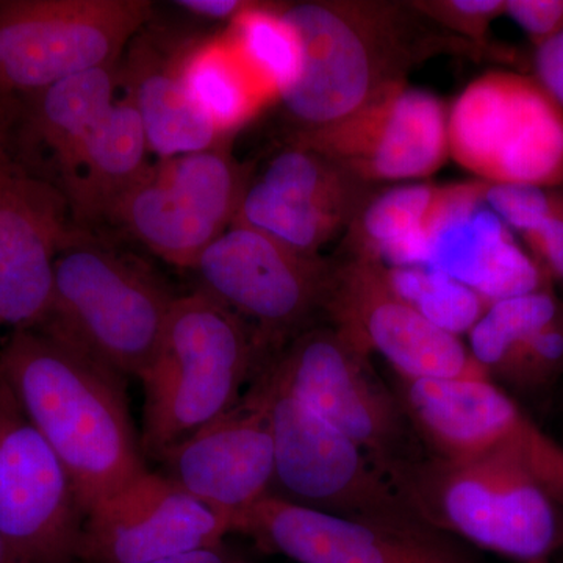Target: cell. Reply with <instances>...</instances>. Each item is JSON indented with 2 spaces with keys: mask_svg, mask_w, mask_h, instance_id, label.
Listing matches in <instances>:
<instances>
[{
  "mask_svg": "<svg viewBox=\"0 0 563 563\" xmlns=\"http://www.w3.org/2000/svg\"><path fill=\"white\" fill-rule=\"evenodd\" d=\"M279 10L301 51L298 77L280 99L295 131L343 120L429 58L492 54L443 32L407 2L310 0Z\"/></svg>",
  "mask_w": 563,
  "mask_h": 563,
  "instance_id": "obj_1",
  "label": "cell"
},
{
  "mask_svg": "<svg viewBox=\"0 0 563 563\" xmlns=\"http://www.w3.org/2000/svg\"><path fill=\"white\" fill-rule=\"evenodd\" d=\"M0 373L68 470L85 512L146 470L120 374L38 329L11 333Z\"/></svg>",
  "mask_w": 563,
  "mask_h": 563,
  "instance_id": "obj_2",
  "label": "cell"
},
{
  "mask_svg": "<svg viewBox=\"0 0 563 563\" xmlns=\"http://www.w3.org/2000/svg\"><path fill=\"white\" fill-rule=\"evenodd\" d=\"M384 474L435 531L514 563L562 561L563 504L520 463L432 453Z\"/></svg>",
  "mask_w": 563,
  "mask_h": 563,
  "instance_id": "obj_3",
  "label": "cell"
},
{
  "mask_svg": "<svg viewBox=\"0 0 563 563\" xmlns=\"http://www.w3.org/2000/svg\"><path fill=\"white\" fill-rule=\"evenodd\" d=\"M176 299L146 266L77 229L55 263L51 307L35 329L140 379L157 355Z\"/></svg>",
  "mask_w": 563,
  "mask_h": 563,
  "instance_id": "obj_4",
  "label": "cell"
},
{
  "mask_svg": "<svg viewBox=\"0 0 563 563\" xmlns=\"http://www.w3.org/2000/svg\"><path fill=\"white\" fill-rule=\"evenodd\" d=\"M450 158L474 179L563 190V110L533 76L488 70L448 107Z\"/></svg>",
  "mask_w": 563,
  "mask_h": 563,
  "instance_id": "obj_5",
  "label": "cell"
},
{
  "mask_svg": "<svg viewBox=\"0 0 563 563\" xmlns=\"http://www.w3.org/2000/svg\"><path fill=\"white\" fill-rule=\"evenodd\" d=\"M255 387L272 426L274 485L282 492L277 496L365 523L429 528L350 437L279 387L268 373Z\"/></svg>",
  "mask_w": 563,
  "mask_h": 563,
  "instance_id": "obj_6",
  "label": "cell"
},
{
  "mask_svg": "<svg viewBox=\"0 0 563 563\" xmlns=\"http://www.w3.org/2000/svg\"><path fill=\"white\" fill-rule=\"evenodd\" d=\"M152 10L147 0H0V95L117 65Z\"/></svg>",
  "mask_w": 563,
  "mask_h": 563,
  "instance_id": "obj_7",
  "label": "cell"
},
{
  "mask_svg": "<svg viewBox=\"0 0 563 563\" xmlns=\"http://www.w3.org/2000/svg\"><path fill=\"white\" fill-rule=\"evenodd\" d=\"M410 426L444 457H503L523 465L563 504V444L490 377L399 379Z\"/></svg>",
  "mask_w": 563,
  "mask_h": 563,
  "instance_id": "obj_8",
  "label": "cell"
},
{
  "mask_svg": "<svg viewBox=\"0 0 563 563\" xmlns=\"http://www.w3.org/2000/svg\"><path fill=\"white\" fill-rule=\"evenodd\" d=\"M268 376L336 431L358 444L380 470L412 457L409 418L399 396L377 377L372 357L332 325L292 340Z\"/></svg>",
  "mask_w": 563,
  "mask_h": 563,
  "instance_id": "obj_9",
  "label": "cell"
},
{
  "mask_svg": "<svg viewBox=\"0 0 563 563\" xmlns=\"http://www.w3.org/2000/svg\"><path fill=\"white\" fill-rule=\"evenodd\" d=\"M247 184L246 169L220 144L161 158L122 199L113 221L163 261L191 269L235 221Z\"/></svg>",
  "mask_w": 563,
  "mask_h": 563,
  "instance_id": "obj_10",
  "label": "cell"
},
{
  "mask_svg": "<svg viewBox=\"0 0 563 563\" xmlns=\"http://www.w3.org/2000/svg\"><path fill=\"white\" fill-rule=\"evenodd\" d=\"M85 517L68 470L0 373V532L27 563H80Z\"/></svg>",
  "mask_w": 563,
  "mask_h": 563,
  "instance_id": "obj_11",
  "label": "cell"
},
{
  "mask_svg": "<svg viewBox=\"0 0 563 563\" xmlns=\"http://www.w3.org/2000/svg\"><path fill=\"white\" fill-rule=\"evenodd\" d=\"M322 312L363 354L390 363L401 380L488 377L461 336L433 325L393 290L383 263L333 262Z\"/></svg>",
  "mask_w": 563,
  "mask_h": 563,
  "instance_id": "obj_12",
  "label": "cell"
},
{
  "mask_svg": "<svg viewBox=\"0 0 563 563\" xmlns=\"http://www.w3.org/2000/svg\"><path fill=\"white\" fill-rule=\"evenodd\" d=\"M290 144L331 158L373 187L424 180L450 161L448 107L402 81L343 120L295 131Z\"/></svg>",
  "mask_w": 563,
  "mask_h": 563,
  "instance_id": "obj_13",
  "label": "cell"
},
{
  "mask_svg": "<svg viewBox=\"0 0 563 563\" xmlns=\"http://www.w3.org/2000/svg\"><path fill=\"white\" fill-rule=\"evenodd\" d=\"M333 261L303 255L233 222L192 266L199 290L262 332L301 329L324 306Z\"/></svg>",
  "mask_w": 563,
  "mask_h": 563,
  "instance_id": "obj_14",
  "label": "cell"
},
{
  "mask_svg": "<svg viewBox=\"0 0 563 563\" xmlns=\"http://www.w3.org/2000/svg\"><path fill=\"white\" fill-rule=\"evenodd\" d=\"M233 532L296 563H488L432 528H395L350 520L266 496Z\"/></svg>",
  "mask_w": 563,
  "mask_h": 563,
  "instance_id": "obj_15",
  "label": "cell"
},
{
  "mask_svg": "<svg viewBox=\"0 0 563 563\" xmlns=\"http://www.w3.org/2000/svg\"><path fill=\"white\" fill-rule=\"evenodd\" d=\"M232 521L165 474L143 472L87 512L80 563H147L221 547Z\"/></svg>",
  "mask_w": 563,
  "mask_h": 563,
  "instance_id": "obj_16",
  "label": "cell"
},
{
  "mask_svg": "<svg viewBox=\"0 0 563 563\" xmlns=\"http://www.w3.org/2000/svg\"><path fill=\"white\" fill-rule=\"evenodd\" d=\"M161 461L181 490L232 521L273 495L274 440L268 410L252 387L228 412L174 444Z\"/></svg>",
  "mask_w": 563,
  "mask_h": 563,
  "instance_id": "obj_17",
  "label": "cell"
},
{
  "mask_svg": "<svg viewBox=\"0 0 563 563\" xmlns=\"http://www.w3.org/2000/svg\"><path fill=\"white\" fill-rule=\"evenodd\" d=\"M76 231L60 188L20 162L0 196V328L35 329L44 320L55 263Z\"/></svg>",
  "mask_w": 563,
  "mask_h": 563,
  "instance_id": "obj_18",
  "label": "cell"
},
{
  "mask_svg": "<svg viewBox=\"0 0 563 563\" xmlns=\"http://www.w3.org/2000/svg\"><path fill=\"white\" fill-rule=\"evenodd\" d=\"M485 187L481 181L435 221L417 265L448 274L490 303L553 288L514 232L487 209Z\"/></svg>",
  "mask_w": 563,
  "mask_h": 563,
  "instance_id": "obj_19",
  "label": "cell"
},
{
  "mask_svg": "<svg viewBox=\"0 0 563 563\" xmlns=\"http://www.w3.org/2000/svg\"><path fill=\"white\" fill-rule=\"evenodd\" d=\"M150 152L131 98L118 99L52 177L68 202L73 224L87 232L88 225L113 221L122 199L150 168Z\"/></svg>",
  "mask_w": 563,
  "mask_h": 563,
  "instance_id": "obj_20",
  "label": "cell"
},
{
  "mask_svg": "<svg viewBox=\"0 0 563 563\" xmlns=\"http://www.w3.org/2000/svg\"><path fill=\"white\" fill-rule=\"evenodd\" d=\"M122 85L121 65L77 74L44 90L18 98L13 124L14 151L29 172L51 180L81 141L106 118L118 101Z\"/></svg>",
  "mask_w": 563,
  "mask_h": 563,
  "instance_id": "obj_21",
  "label": "cell"
},
{
  "mask_svg": "<svg viewBox=\"0 0 563 563\" xmlns=\"http://www.w3.org/2000/svg\"><path fill=\"white\" fill-rule=\"evenodd\" d=\"M251 365L252 342L246 322L198 290L177 296L157 355L140 380L143 385L165 380L246 383Z\"/></svg>",
  "mask_w": 563,
  "mask_h": 563,
  "instance_id": "obj_22",
  "label": "cell"
},
{
  "mask_svg": "<svg viewBox=\"0 0 563 563\" xmlns=\"http://www.w3.org/2000/svg\"><path fill=\"white\" fill-rule=\"evenodd\" d=\"M132 44L128 62L121 65L122 84L152 154L169 158L221 144V133L192 101L181 77L185 46L161 51L154 41H136V36Z\"/></svg>",
  "mask_w": 563,
  "mask_h": 563,
  "instance_id": "obj_23",
  "label": "cell"
},
{
  "mask_svg": "<svg viewBox=\"0 0 563 563\" xmlns=\"http://www.w3.org/2000/svg\"><path fill=\"white\" fill-rule=\"evenodd\" d=\"M479 180L388 185L374 191L343 233L346 257L388 266L417 265L432 225Z\"/></svg>",
  "mask_w": 563,
  "mask_h": 563,
  "instance_id": "obj_24",
  "label": "cell"
},
{
  "mask_svg": "<svg viewBox=\"0 0 563 563\" xmlns=\"http://www.w3.org/2000/svg\"><path fill=\"white\" fill-rule=\"evenodd\" d=\"M274 201L298 217L347 225L380 187L365 184L331 158L288 144L257 179Z\"/></svg>",
  "mask_w": 563,
  "mask_h": 563,
  "instance_id": "obj_25",
  "label": "cell"
},
{
  "mask_svg": "<svg viewBox=\"0 0 563 563\" xmlns=\"http://www.w3.org/2000/svg\"><path fill=\"white\" fill-rule=\"evenodd\" d=\"M180 68L192 101L222 139L274 101L228 33L185 46Z\"/></svg>",
  "mask_w": 563,
  "mask_h": 563,
  "instance_id": "obj_26",
  "label": "cell"
},
{
  "mask_svg": "<svg viewBox=\"0 0 563 563\" xmlns=\"http://www.w3.org/2000/svg\"><path fill=\"white\" fill-rule=\"evenodd\" d=\"M563 303L553 288L492 302L468 332L470 354L496 383L529 336L558 317Z\"/></svg>",
  "mask_w": 563,
  "mask_h": 563,
  "instance_id": "obj_27",
  "label": "cell"
},
{
  "mask_svg": "<svg viewBox=\"0 0 563 563\" xmlns=\"http://www.w3.org/2000/svg\"><path fill=\"white\" fill-rule=\"evenodd\" d=\"M225 33L255 76L280 101L298 77L301 51L298 35L280 13L279 3L251 2Z\"/></svg>",
  "mask_w": 563,
  "mask_h": 563,
  "instance_id": "obj_28",
  "label": "cell"
},
{
  "mask_svg": "<svg viewBox=\"0 0 563 563\" xmlns=\"http://www.w3.org/2000/svg\"><path fill=\"white\" fill-rule=\"evenodd\" d=\"M384 266L393 290L437 328L468 335L490 302L448 274L429 266Z\"/></svg>",
  "mask_w": 563,
  "mask_h": 563,
  "instance_id": "obj_29",
  "label": "cell"
},
{
  "mask_svg": "<svg viewBox=\"0 0 563 563\" xmlns=\"http://www.w3.org/2000/svg\"><path fill=\"white\" fill-rule=\"evenodd\" d=\"M563 377V310L526 340L496 384L514 395H539Z\"/></svg>",
  "mask_w": 563,
  "mask_h": 563,
  "instance_id": "obj_30",
  "label": "cell"
},
{
  "mask_svg": "<svg viewBox=\"0 0 563 563\" xmlns=\"http://www.w3.org/2000/svg\"><path fill=\"white\" fill-rule=\"evenodd\" d=\"M410 9L437 27L490 49L493 22L506 14V0H413Z\"/></svg>",
  "mask_w": 563,
  "mask_h": 563,
  "instance_id": "obj_31",
  "label": "cell"
},
{
  "mask_svg": "<svg viewBox=\"0 0 563 563\" xmlns=\"http://www.w3.org/2000/svg\"><path fill=\"white\" fill-rule=\"evenodd\" d=\"M483 201L518 236L563 211V190L487 184Z\"/></svg>",
  "mask_w": 563,
  "mask_h": 563,
  "instance_id": "obj_32",
  "label": "cell"
},
{
  "mask_svg": "<svg viewBox=\"0 0 563 563\" xmlns=\"http://www.w3.org/2000/svg\"><path fill=\"white\" fill-rule=\"evenodd\" d=\"M506 14L536 49L563 32V0H506Z\"/></svg>",
  "mask_w": 563,
  "mask_h": 563,
  "instance_id": "obj_33",
  "label": "cell"
},
{
  "mask_svg": "<svg viewBox=\"0 0 563 563\" xmlns=\"http://www.w3.org/2000/svg\"><path fill=\"white\" fill-rule=\"evenodd\" d=\"M520 240L551 285L563 287V211L523 233Z\"/></svg>",
  "mask_w": 563,
  "mask_h": 563,
  "instance_id": "obj_34",
  "label": "cell"
},
{
  "mask_svg": "<svg viewBox=\"0 0 563 563\" xmlns=\"http://www.w3.org/2000/svg\"><path fill=\"white\" fill-rule=\"evenodd\" d=\"M533 77L563 110V32L537 47L533 54Z\"/></svg>",
  "mask_w": 563,
  "mask_h": 563,
  "instance_id": "obj_35",
  "label": "cell"
},
{
  "mask_svg": "<svg viewBox=\"0 0 563 563\" xmlns=\"http://www.w3.org/2000/svg\"><path fill=\"white\" fill-rule=\"evenodd\" d=\"M14 117H16V101L0 95V196L10 174L20 165L14 151Z\"/></svg>",
  "mask_w": 563,
  "mask_h": 563,
  "instance_id": "obj_36",
  "label": "cell"
},
{
  "mask_svg": "<svg viewBox=\"0 0 563 563\" xmlns=\"http://www.w3.org/2000/svg\"><path fill=\"white\" fill-rule=\"evenodd\" d=\"M176 5L201 20L231 24L251 5V2L250 0H179Z\"/></svg>",
  "mask_w": 563,
  "mask_h": 563,
  "instance_id": "obj_37",
  "label": "cell"
},
{
  "mask_svg": "<svg viewBox=\"0 0 563 563\" xmlns=\"http://www.w3.org/2000/svg\"><path fill=\"white\" fill-rule=\"evenodd\" d=\"M147 563H229L220 547L202 548Z\"/></svg>",
  "mask_w": 563,
  "mask_h": 563,
  "instance_id": "obj_38",
  "label": "cell"
},
{
  "mask_svg": "<svg viewBox=\"0 0 563 563\" xmlns=\"http://www.w3.org/2000/svg\"><path fill=\"white\" fill-rule=\"evenodd\" d=\"M0 563H27L16 553L9 540L0 532Z\"/></svg>",
  "mask_w": 563,
  "mask_h": 563,
  "instance_id": "obj_39",
  "label": "cell"
},
{
  "mask_svg": "<svg viewBox=\"0 0 563 563\" xmlns=\"http://www.w3.org/2000/svg\"><path fill=\"white\" fill-rule=\"evenodd\" d=\"M562 561H563V558H562Z\"/></svg>",
  "mask_w": 563,
  "mask_h": 563,
  "instance_id": "obj_40",
  "label": "cell"
}]
</instances>
